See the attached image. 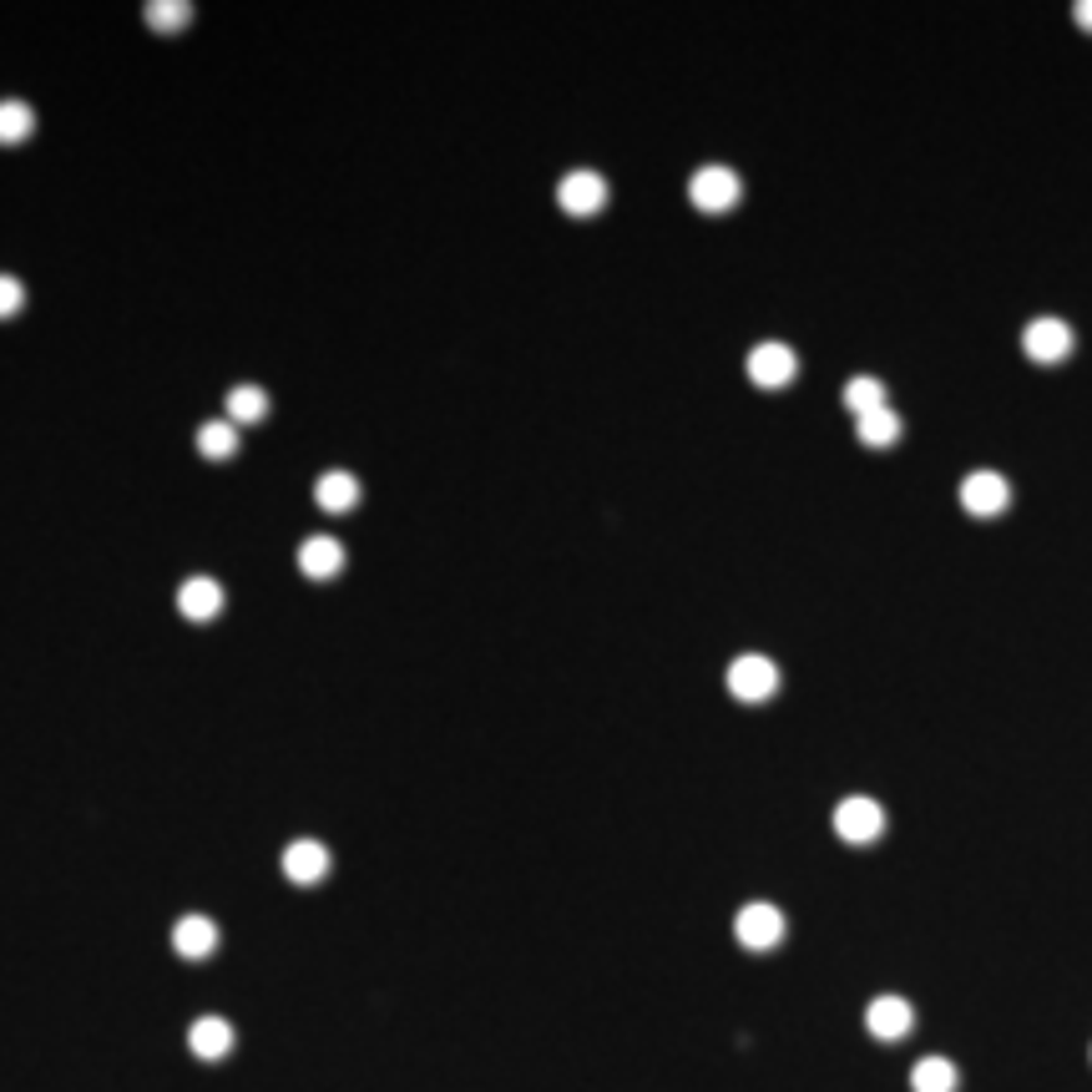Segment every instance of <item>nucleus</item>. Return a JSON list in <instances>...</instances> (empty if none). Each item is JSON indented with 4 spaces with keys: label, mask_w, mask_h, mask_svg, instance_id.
Masks as SVG:
<instances>
[{
    "label": "nucleus",
    "mask_w": 1092,
    "mask_h": 1092,
    "mask_svg": "<svg viewBox=\"0 0 1092 1092\" xmlns=\"http://www.w3.org/2000/svg\"><path fill=\"white\" fill-rule=\"evenodd\" d=\"M192 21V5H183V0H152L147 5V26L152 30H183Z\"/></svg>",
    "instance_id": "obj_22"
},
{
    "label": "nucleus",
    "mask_w": 1092,
    "mask_h": 1092,
    "mask_svg": "<svg viewBox=\"0 0 1092 1092\" xmlns=\"http://www.w3.org/2000/svg\"><path fill=\"white\" fill-rule=\"evenodd\" d=\"M739 173H728V167H699L693 183H688V198L699 213H728V208L739 203Z\"/></svg>",
    "instance_id": "obj_2"
},
{
    "label": "nucleus",
    "mask_w": 1092,
    "mask_h": 1092,
    "mask_svg": "<svg viewBox=\"0 0 1092 1092\" xmlns=\"http://www.w3.org/2000/svg\"><path fill=\"white\" fill-rule=\"evenodd\" d=\"M188 1047H192V1057H203V1063H218V1057H228V1052H234V1027H228L223 1017L192 1021Z\"/></svg>",
    "instance_id": "obj_14"
},
{
    "label": "nucleus",
    "mask_w": 1092,
    "mask_h": 1092,
    "mask_svg": "<svg viewBox=\"0 0 1092 1092\" xmlns=\"http://www.w3.org/2000/svg\"><path fill=\"white\" fill-rule=\"evenodd\" d=\"M213 946H218V926H213L208 916H183L173 926V951L177 956L203 962V956H213Z\"/></svg>",
    "instance_id": "obj_13"
},
{
    "label": "nucleus",
    "mask_w": 1092,
    "mask_h": 1092,
    "mask_svg": "<svg viewBox=\"0 0 1092 1092\" xmlns=\"http://www.w3.org/2000/svg\"><path fill=\"white\" fill-rule=\"evenodd\" d=\"M21 304H26V289H21L15 278H0V319H11Z\"/></svg>",
    "instance_id": "obj_23"
},
{
    "label": "nucleus",
    "mask_w": 1092,
    "mask_h": 1092,
    "mask_svg": "<svg viewBox=\"0 0 1092 1092\" xmlns=\"http://www.w3.org/2000/svg\"><path fill=\"white\" fill-rule=\"evenodd\" d=\"M556 203H562L567 218H592V213H602V203H607V183H602L598 173H567L562 188H556Z\"/></svg>",
    "instance_id": "obj_6"
},
{
    "label": "nucleus",
    "mask_w": 1092,
    "mask_h": 1092,
    "mask_svg": "<svg viewBox=\"0 0 1092 1092\" xmlns=\"http://www.w3.org/2000/svg\"><path fill=\"white\" fill-rule=\"evenodd\" d=\"M1006 501H1012V486H1006L996 470H976V476L962 481V506L971 511V516H1002Z\"/></svg>",
    "instance_id": "obj_7"
},
{
    "label": "nucleus",
    "mask_w": 1092,
    "mask_h": 1092,
    "mask_svg": "<svg viewBox=\"0 0 1092 1092\" xmlns=\"http://www.w3.org/2000/svg\"><path fill=\"white\" fill-rule=\"evenodd\" d=\"M30 127H36V117H30L26 102H0V142H5V147L26 142Z\"/></svg>",
    "instance_id": "obj_21"
},
{
    "label": "nucleus",
    "mask_w": 1092,
    "mask_h": 1092,
    "mask_svg": "<svg viewBox=\"0 0 1092 1092\" xmlns=\"http://www.w3.org/2000/svg\"><path fill=\"white\" fill-rule=\"evenodd\" d=\"M1072 15H1078V26H1082V30H1092V0H1082V5H1078Z\"/></svg>",
    "instance_id": "obj_24"
},
{
    "label": "nucleus",
    "mask_w": 1092,
    "mask_h": 1092,
    "mask_svg": "<svg viewBox=\"0 0 1092 1092\" xmlns=\"http://www.w3.org/2000/svg\"><path fill=\"white\" fill-rule=\"evenodd\" d=\"M1021 350L1037 364H1057L1072 354V329H1067L1063 319H1032L1021 329Z\"/></svg>",
    "instance_id": "obj_5"
},
{
    "label": "nucleus",
    "mask_w": 1092,
    "mask_h": 1092,
    "mask_svg": "<svg viewBox=\"0 0 1092 1092\" xmlns=\"http://www.w3.org/2000/svg\"><path fill=\"white\" fill-rule=\"evenodd\" d=\"M859 440H865V445H895V440H901V415L890 405L865 415V421H859Z\"/></svg>",
    "instance_id": "obj_20"
},
{
    "label": "nucleus",
    "mask_w": 1092,
    "mask_h": 1092,
    "mask_svg": "<svg viewBox=\"0 0 1092 1092\" xmlns=\"http://www.w3.org/2000/svg\"><path fill=\"white\" fill-rule=\"evenodd\" d=\"M268 415V394L259 390V385H238V390H228V421L234 425H253Z\"/></svg>",
    "instance_id": "obj_18"
},
{
    "label": "nucleus",
    "mask_w": 1092,
    "mask_h": 1092,
    "mask_svg": "<svg viewBox=\"0 0 1092 1092\" xmlns=\"http://www.w3.org/2000/svg\"><path fill=\"white\" fill-rule=\"evenodd\" d=\"M177 612L192 617V623H213L223 612V587L213 577H188V582L177 587Z\"/></svg>",
    "instance_id": "obj_11"
},
{
    "label": "nucleus",
    "mask_w": 1092,
    "mask_h": 1092,
    "mask_svg": "<svg viewBox=\"0 0 1092 1092\" xmlns=\"http://www.w3.org/2000/svg\"><path fill=\"white\" fill-rule=\"evenodd\" d=\"M794 369H800V360H794V350H789V344H754V354H749V379H754V385H764V390H779V385H789V379H794Z\"/></svg>",
    "instance_id": "obj_8"
},
{
    "label": "nucleus",
    "mask_w": 1092,
    "mask_h": 1092,
    "mask_svg": "<svg viewBox=\"0 0 1092 1092\" xmlns=\"http://www.w3.org/2000/svg\"><path fill=\"white\" fill-rule=\"evenodd\" d=\"M774 688H779V668H774L769 657H758V653L733 657V668H728V693L739 703H764V699H774Z\"/></svg>",
    "instance_id": "obj_1"
},
{
    "label": "nucleus",
    "mask_w": 1092,
    "mask_h": 1092,
    "mask_svg": "<svg viewBox=\"0 0 1092 1092\" xmlns=\"http://www.w3.org/2000/svg\"><path fill=\"white\" fill-rule=\"evenodd\" d=\"M314 495H319L324 511H335V516H339V511H350L354 501H360V481H354L350 470H329V476L314 486Z\"/></svg>",
    "instance_id": "obj_15"
},
{
    "label": "nucleus",
    "mask_w": 1092,
    "mask_h": 1092,
    "mask_svg": "<svg viewBox=\"0 0 1092 1092\" xmlns=\"http://www.w3.org/2000/svg\"><path fill=\"white\" fill-rule=\"evenodd\" d=\"M299 572L314 577V582H329V577L344 572V547H339L335 537H309L304 547H299Z\"/></svg>",
    "instance_id": "obj_12"
},
{
    "label": "nucleus",
    "mask_w": 1092,
    "mask_h": 1092,
    "mask_svg": "<svg viewBox=\"0 0 1092 1092\" xmlns=\"http://www.w3.org/2000/svg\"><path fill=\"white\" fill-rule=\"evenodd\" d=\"M865 1027H870V1037H880V1042H901V1037L916 1027V1012H911L905 996H875L870 1012H865Z\"/></svg>",
    "instance_id": "obj_9"
},
{
    "label": "nucleus",
    "mask_w": 1092,
    "mask_h": 1092,
    "mask_svg": "<svg viewBox=\"0 0 1092 1092\" xmlns=\"http://www.w3.org/2000/svg\"><path fill=\"white\" fill-rule=\"evenodd\" d=\"M880 830H886V809L875 800H845L834 809V834L850 845H870V840H880Z\"/></svg>",
    "instance_id": "obj_4"
},
{
    "label": "nucleus",
    "mask_w": 1092,
    "mask_h": 1092,
    "mask_svg": "<svg viewBox=\"0 0 1092 1092\" xmlns=\"http://www.w3.org/2000/svg\"><path fill=\"white\" fill-rule=\"evenodd\" d=\"M234 451H238V430L228 421H208L203 430H198V455H208V461H228Z\"/></svg>",
    "instance_id": "obj_19"
},
{
    "label": "nucleus",
    "mask_w": 1092,
    "mask_h": 1092,
    "mask_svg": "<svg viewBox=\"0 0 1092 1092\" xmlns=\"http://www.w3.org/2000/svg\"><path fill=\"white\" fill-rule=\"evenodd\" d=\"M733 936H739L743 951H769L785 941V916L774 911V905H743L739 920H733Z\"/></svg>",
    "instance_id": "obj_3"
},
{
    "label": "nucleus",
    "mask_w": 1092,
    "mask_h": 1092,
    "mask_svg": "<svg viewBox=\"0 0 1092 1092\" xmlns=\"http://www.w3.org/2000/svg\"><path fill=\"white\" fill-rule=\"evenodd\" d=\"M956 1063H946V1057H920L916 1072H911V1088L916 1092H956Z\"/></svg>",
    "instance_id": "obj_16"
},
{
    "label": "nucleus",
    "mask_w": 1092,
    "mask_h": 1092,
    "mask_svg": "<svg viewBox=\"0 0 1092 1092\" xmlns=\"http://www.w3.org/2000/svg\"><path fill=\"white\" fill-rule=\"evenodd\" d=\"M845 410L855 415V421H865V415H875V410H886V385L870 375H859L845 385Z\"/></svg>",
    "instance_id": "obj_17"
},
{
    "label": "nucleus",
    "mask_w": 1092,
    "mask_h": 1092,
    "mask_svg": "<svg viewBox=\"0 0 1092 1092\" xmlns=\"http://www.w3.org/2000/svg\"><path fill=\"white\" fill-rule=\"evenodd\" d=\"M284 875H289L293 886H319L324 875H329V850L319 840H293L284 850Z\"/></svg>",
    "instance_id": "obj_10"
}]
</instances>
